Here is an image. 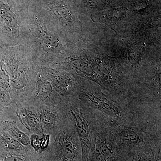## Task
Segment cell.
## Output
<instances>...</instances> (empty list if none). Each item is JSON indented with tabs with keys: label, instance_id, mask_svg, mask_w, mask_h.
<instances>
[{
	"label": "cell",
	"instance_id": "obj_1",
	"mask_svg": "<svg viewBox=\"0 0 161 161\" xmlns=\"http://www.w3.org/2000/svg\"><path fill=\"white\" fill-rule=\"evenodd\" d=\"M0 55L7 66L12 104L27 103L34 91L39 66L27 61H15L9 47L0 46Z\"/></svg>",
	"mask_w": 161,
	"mask_h": 161
},
{
	"label": "cell",
	"instance_id": "obj_2",
	"mask_svg": "<svg viewBox=\"0 0 161 161\" xmlns=\"http://www.w3.org/2000/svg\"><path fill=\"white\" fill-rule=\"evenodd\" d=\"M49 135L48 147L40 153L41 161H82L79 136L67 116L64 123Z\"/></svg>",
	"mask_w": 161,
	"mask_h": 161
},
{
	"label": "cell",
	"instance_id": "obj_3",
	"mask_svg": "<svg viewBox=\"0 0 161 161\" xmlns=\"http://www.w3.org/2000/svg\"><path fill=\"white\" fill-rule=\"evenodd\" d=\"M63 106L67 116L74 124L79 136L82 150V161H87L94 131L98 124L95 125V122L92 118V112L77 96L64 97Z\"/></svg>",
	"mask_w": 161,
	"mask_h": 161
},
{
	"label": "cell",
	"instance_id": "obj_4",
	"mask_svg": "<svg viewBox=\"0 0 161 161\" xmlns=\"http://www.w3.org/2000/svg\"><path fill=\"white\" fill-rule=\"evenodd\" d=\"M87 107L101 117L105 121L110 122V125L126 123L125 112L117 100H113L103 93L82 90L76 95Z\"/></svg>",
	"mask_w": 161,
	"mask_h": 161
},
{
	"label": "cell",
	"instance_id": "obj_5",
	"mask_svg": "<svg viewBox=\"0 0 161 161\" xmlns=\"http://www.w3.org/2000/svg\"><path fill=\"white\" fill-rule=\"evenodd\" d=\"M127 158L111 136L107 127H96L87 161H126Z\"/></svg>",
	"mask_w": 161,
	"mask_h": 161
},
{
	"label": "cell",
	"instance_id": "obj_6",
	"mask_svg": "<svg viewBox=\"0 0 161 161\" xmlns=\"http://www.w3.org/2000/svg\"><path fill=\"white\" fill-rule=\"evenodd\" d=\"M118 124L108 126L109 132L119 148L127 156L157 138H145L143 131L138 127Z\"/></svg>",
	"mask_w": 161,
	"mask_h": 161
},
{
	"label": "cell",
	"instance_id": "obj_7",
	"mask_svg": "<svg viewBox=\"0 0 161 161\" xmlns=\"http://www.w3.org/2000/svg\"><path fill=\"white\" fill-rule=\"evenodd\" d=\"M26 105L31 107L34 111L43 133L45 134H50L54 132L66 120L67 115L64 109L62 100L58 105L40 103Z\"/></svg>",
	"mask_w": 161,
	"mask_h": 161
},
{
	"label": "cell",
	"instance_id": "obj_8",
	"mask_svg": "<svg viewBox=\"0 0 161 161\" xmlns=\"http://www.w3.org/2000/svg\"><path fill=\"white\" fill-rule=\"evenodd\" d=\"M63 97L56 91L39 66L33 94L29 101L23 105L33 103L58 105L61 102Z\"/></svg>",
	"mask_w": 161,
	"mask_h": 161
},
{
	"label": "cell",
	"instance_id": "obj_9",
	"mask_svg": "<svg viewBox=\"0 0 161 161\" xmlns=\"http://www.w3.org/2000/svg\"><path fill=\"white\" fill-rule=\"evenodd\" d=\"M10 107L14 113L15 120L19 121L23 127L27 130L28 135L43 134L36 115L31 107L27 105L12 104Z\"/></svg>",
	"mask_w": 161,
	"mask_h": 161
},
{
	"label": "cell",
	"instance_id": "obj_10",
	"mask_svg": "<svg viewBox=\"0 0 161 161\" xmlns=\"http://www.w3.org/2000/svg\"><path fill=\"white\" fill-rule=\"evenodd\" d=\"M126 161H161V140L154 141L132 151Z\"/></svg>",
	"mask_w": 161,
	"mask_h": 161
},
{
	"label": "cell",
	"instance_id": "obj_11",
	"mask_svg": "<svg viewBox=\"0 0 161 161\" xmlns=\"http://www.w3.org/2000/svg\"><path fill=\"white\" fill-rule=\"evenodd\" d=\"M0 161H41L40 153L31 146L23 151L5 149L0 147Z\"/></svg>",
	"mask_w": 161,
	"mask_h": 161
},
{
	"label": "cell",
	"instance_id": "obj_12",
	"mask_svg": "<svg viewBox=\"0 0 161 161\" xmlns=\"http://www.w3.org/2000/svg\"><path fill=\"white\" fill-rule=\"evenodd\" d=\"M36 28V38L39 42L40 49L46 52L47 54H52V52L54 51L56 47V43H58L54 40L56 38L50 31L46 29L43 24H38Z\"/></svg>",
	"mask_w": 161,
	"mask_h": 161
},
{
	"label": "cell",
	"instance_id": "obj_13",
	"mask_svg": "<svg viewBox=\"0 0 161 161\" xmlns=\"http://www.w3.org/2000/svg\"><path fill=\"white\" fill-rule=\"evenodd\" d=\"M1 127L23 145L31 146L30 136L19 129L16 120L12 119H5L2 122Z\"/></svg>",
	"mask_w": 161,
	"mask_h": 161
},
{
	"label": "cell",
	"instance_id": "obj_14",
	"mask_svg": "<svg viewBox=\"0 0 161 161\" xmlns=\"http://www.w3.org/2000/svg\"><path fill=\"white\" fill-rule=\"evenodd\" d=\"M30 146L21 143L0 126V147L9 150L23 151Z\"/></svg>",
	"mask_w": 161,
	"mask_h": 161
},
{
	"label": "cell",
	"instance_id": "obj_15",
	"mask_svg": "<svg viewBox=\"0 0 161 161\" xmlns=\"http://www.w3.org/2000/svg\"><path fill=\"white\" fill-rule=\"evenodd\" d=\"M30 145L35 151L38 153H41L47 148L49 145V134H32L30 135Z\"/></svg>",
	"mask_w": 161,
	"mask_h": 161
},
{
	"label": "cell",
	"instance_id": "obj_16",
	"mask_svg": "<svg viewBox=\"0 0 161 161\" xmlns=\"http://www.w3.org/2000/svg\"><path fill=\"white\" fill-rule=\"evenodd\" d=\"M10 116L9 108H5L0 105V126L3 120L10 119Z\"/></svg>",
	"mask_w": 161,
	"mask_h": 161
}]
</instances>
